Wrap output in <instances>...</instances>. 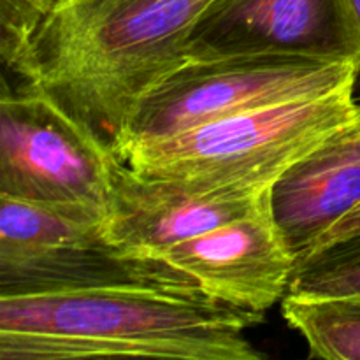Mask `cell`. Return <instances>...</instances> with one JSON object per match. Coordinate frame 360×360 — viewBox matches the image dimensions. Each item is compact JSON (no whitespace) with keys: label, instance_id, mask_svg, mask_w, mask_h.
I'll return each mask as SVG.
<instances>
[{"label":"cell","instance_id":"cell-1","mask_svg":"<svg viewBox=\"0 0 360 360\" xmlns=\"http://www.w3.org/2000/svg\"><path fill=\"white\" fill-rule=\"evenodd\" d=\"M214 0H70L46 20L6 86L58 105L115 157L137 102L186 62L197 21Z\"/></svg>","mask_w":360,"mask_h":360},{"label":"cell","instance_id":"cell-2","mask_svg":"<svg viewBox=\"0 0 360 360\" xmlns=\"http://www.w3.org/2000/svg\"><path fill=\"white\" fill-rule=\"evenodd\" d=\"M264 313L207 294L91 290L0 295V359L260 360L246 338Z\"/></svg>","mask_w":360,"mask_h":360},{"label":"cell","instance_id":"cell-3","mask_svg":"<svg viewBox=\"0 0 360 360\" xmlns=\"http://www.w3.org/2000/svg\"><path fill=\"white\" fill-rule=\"evenodd\" d=\"M357 83L238 112L127 148L137 174L202 188L269 190L301 158L360 116Z\"/></svg>","mask_w":360,"mask_h":360},{"label":"cell","instance_id":"cell-4","mask_svg":"<svg viewBox=\"0 0 360 360\" xmlns=\"http://www.w3.org/2000/svg\"><path fill=\"white\" fill-rule=\"evenodd\" d=\"M359 60L245 55L185 62L134 108L115 158L136 144L171 137L238 112L357 83Z\"/></svg>","mask_w":360,"mask_h":360},{"label":"cell","instance_id":"cell-5","mask_svg":"<svg viewBox=\"0 0 360 360\" xmlns=\"http://www.w3.org/2000/svg\"><path fill=\"white\" fill-rule=\"evenodd\" d=\"M111 155L44 94L0 90V195L108 211Z\"/></svg>","mask_w":360,"mask_h":360},{"label":"cell","instance_id":"cell-6","mask_svg":"<svg viewBox=\"0 0 360 360\" xmlns=\"http://www.w3.org/2000/svg\"><path fill=\"white\" fill-rule=\"evenodd\" d=\"M245 55L359 60L347 0H214L186 44V62Z\"/></svg>","mask_w":360,"mask_h":360},{"label":"cell","instance_id":"cell-7","mask_svg":"<svg viewBox=\"0 0 360 360\" xmlns=\"http://www.w3.org/2000/svg\"><path fill=\"white\" fill-rule=\"evenodd\" d=\"M221 302L266 313L283 301L297 257L271 210V190L259 206L229 224L158 253Z\"/></svg>","mask_w":360,"mask_h":360},{"label":"cell","instance_id":"cell-8","mask_svg":"<svg viewBox=\"0 0 360 360\" xmlns=\"http://www.w3.org/2000/svg\"><path fill=\"white\" fill-rule=\"evenodd\" d=\"M269 190L202 188L146 178L112 158L104 234L125 252L158 255L245 217Z\"/></svg>","mask_w":360,"mask_h":360},{"label":"cell","instance_id":"cell-9","mask_svg":"<svg viewBox=\"0 0 360 360\" xmlns=\"http://www.w3.org/2000/svg\"><path fill=\"white\" fill-rule=\"evenodd\" d=\"M206 294L192 276L158 255L125 252L105 236L34 253L0 257V295L91 290Z\"/></svg>","mask_w":360,"mask_h":360},{"label":"cell","instance_id":"cell-10","mask_svg":"<svg viewBox=\"0 0 360 360\" xmlns=\"http://www.w3.org/2000/svg\"><path fill=\"white\" fill-rule=\"evenodd\" d=\"M360 204V116L292 165L271 188V210L295 257Z\"/></svg>","mask_w":360,"mask_h":360},{"label":"cell","instance_id":"cell-11","mask_svg":"<svg viewBox=\"0 0 360 360\" xmlns=\"http://www.w3.org/2000/svg\"><path fill=\"white\" fill-rule=\"evenodd\" d=\"M105 210L0 195V257L42 252L104 234Z\"/></svg>","mask_w":360,"mask_h":360},{"label":"cell","instance_id":"cell-12","mask_svg":"<svg viewBox=\"0 0 360 360\" xmlns=\"http://www.w3.org/2000/svg\"><path fill=\"white\" fill-rule=\"evenodd\" d=\"M281 311L306 341L311 359L360 360V297L285 295Z\"/></svg>","mask_w":360,"mask_h":360},{"label":"cell","instance_id":"cell-13","mask_svg":"<svg viewBox=\"0 0 360 360\" xmlns=\"http://www.w3.org/2000/svg\"><path fill=\"white\" fill-rule=\"evenodd\" d=\"M287 295L360 297V236L297 259Z\"/></svg>","mask_w":360,"mask_h":360},{"label":"cell","instance_id":"cell-14","mask_svg":"<svg viewBox=\"0 0 360 360\" xmlns=\"http://www.w3.org/2000/svg\"><path fill=\"white\" fill-rule=\"evenodd\" d=\"M56 0H0V58L4 76L23 62L35 35L46 23Z\"/></svg>","mask_w":360,"mask_h":360},{"label":"cell","instance_id":"cell-15","mask_svg":"<svg viewBox=\"0 0 360 360\" xmlns=\"http://www.w3.org/2000/svg\"><path fill=\"white\" fill-rule=\"evenodd\" d=\"M359 236H360V204L355 207V210H352L347 217L341 218L338 224H334L326 234L320 236V238L315 241V245H313L304 255H308V253H313V252H319V250L327 248V246L330 245H336V243L347 241V239L359 238ZM301 257H299V259H301Z\"/></svg>","mask_w":360,"mask_h":360},{"label":"cell","instance_id":"cell-16","mask_svg":"<svg viewBox=\"0 0 360 360\" xmlns=\"http://www.w3.org/2000/svg\"><path fill=\"white\" fill-rule=\"evenodd\" d=\"M348 11H350L352 21H354L355 32H357V39L360 44V0H347Z\"/></svg>","mask_w":360,"mask_h":360},{"label":"cell","instance_id":"cell-17","mask_svg":"<svg viewBox=\"0 0 360 360\" xmlns=\"http://www.w3.org/2000/svg\"><path fill=\"white\" fill-rule=\"evenodd\" d=\"M67 2H70V0H56V4H58V6H62V4H67ZM56 6V7H58Z\"/></svg>","mask_w":360,"mask_h":360}]
</instances>
